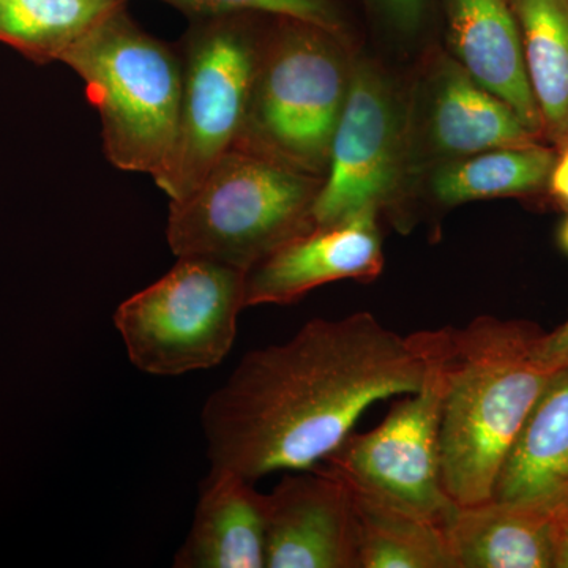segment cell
<instances>
[{
    "instance_id": "7402d4cb",
    "label": "cell",
    "mask_w": 568,
    "mask_h": 568,
    "mask_svg": "<svg viewBox=\"0 0 568 568\" xmlns=\"http://www.w3.org/2000/svg\"><path fill=\"white\" fill-rule=\"evenodd\" d=\"M379 3L403 31H416L420 26L425 0H379Z\"/></svg>"
},
{
    "instance_id": "5b68a950",
    "label": "cell",
    "mask_w": 568,
    "mask_h": 568,
    "mask_svg": "<svg viewBox=\"0 0 568 568\" xmlns=\"http://www.w3.org/2000/svg\"><path fill=\"white\" fill-rule=\"evenodd\" d=\"M282 20L261 41L248 114L234 149L313 175L328 162L351 71L335 32Z\"/></svg>"
},
{
    "instance_id": "6da1fadb",
    "label": "cell",
    "mask_w": 568,
    "mask_h": 568,
    "mask_svg": "<svg viewBox=\"0 0 568 568\" xmlns=\"http://www.w3.org/2000/svg\"><path fill=\"white\" fill-rule=\"evenodd\" d=\"M426 365L425 332L396 334L368 312L308 321L287 342L250 351L209 396L211 465L252 481L310 469L369 406L417 392Z\"/></svg>"
},
{
    "instance_id": "603a6c76",
    "label": "cell",
    "mask_w": 568,
    "mask_h": 568,
    "mask_svg": "<svg viewBox=\"0 0 568 568\" xmlns=\"http://www.w3.org/2000/svg\"><path fill=\"white\" fill-rule=\"evenodd\" d=\"M540 349L547 361L564 362L568 358V320L556 331L541 336Z\"/></svg>"
},
{
    "instance_id": "7c38bea8",
    "label": "cell",
    "mask_w": 568,
    "mask_h": 568,
    "mask_svg": "<svg viewBox=\"0 0 568 568\" xmlns=\"http://www.w3.org/2000/svg\"><path fill=\"white\" fill-rule=\"evenodd\" d=\"M493 500L568 526V358L538 396L497 476Z\"/></svg>"
},
{
    "instance_id": "8992f818",
    "label": "cell",
    "mask_w": 568,
    "mask_h": 568,
    "mask_svg": "<svg viewBox=\"0 0 568 568\" xmlns=\"http://www.w3.org/2000/svg\"><path fill=\"white\" fill-rule=\"evenodd\" d=\"M241 268L179 257L159 282L123 301L114 325L130 362L155 376H181L222 364L233 349L245 305Z\"/></svg>"
},
{
    "instance_id": "9c48e42d",
    "label": "cell",
    "mask_w": 568,
    "mask_h": 568,
    "mask_svg": "<svg viewBox=\"0 0 568 568\" xmlns=\"http://www.w3.org/2000/svg\"><path fill=\"white\" fill-rule=\"evenodd\" d=\"M399 151L402 125L390 85L373 67L358 65L351 71L328 152V175L313 205L316 226L377 211L394 192Z\"/></svg>"
},
{
    "instance_id": "ba28073f",
    "label": "cell",
    "mask_w": 568,
    "mask_h": 568,
    "mask_svg": "<svg viewBox=\"0 0 568 568\" xmlns=\"http://www.w3.org/2000/svg\"><path fill=\"white\" fill-rule=\"evenodd\" d=\"M425 343L428 365L422 387L398 399L376 428L351 433L324 466L354 491L446 528L458 506L440 480L443 331H425Z\"/></svg>"
},
{
    "instance_id": "e0dca14e",
    "label": "cell",
    "mask_w": 568,
    "mask_h": 568,
    "mask_svg": "<svg viewBox=\"0 0 568 568\" xmlns=\"http://www.w3.org/2000/svg\"><path fill=\"white\" fill-rule=\"evenodd\" d=\"M521 33L544 134L568 140V0H508Z\"/></svg>"
},
{
    "instance_id": "d6986e66",
    "label": "cell",
    "mask_w": 568,
    "mask_h": 568,
    "mask_svg": "<svg viewBox=\"0 0 568 568\" xmlns=\"http://www.w3.org/2000/svg\"><path fill=\"white\" fill-rule=\"evenodd\" d=\"M126 0H0V43L32 61H61Z\"/></svg>"
},
{
    "instance_id": "277c9868",
    "label": "cell",
    "mask_w": 568,
    "mask_h": 568,
    "mask_svg": "<svg viewBox=\"0 0 568 568\" xmlns=\"http://www.w3.org/2000/svg\"><path fill=\"white\" fill-rule=\"evenodd\" d=\"M321 185L304 171L233 149L189 196L171 203L168 244L178 257H205L246 272L316 226Z\"/></svg>"
},
{
    "instance_id": "d4e9b609",
    "label": "cell",
    "mask_w": 568,
    "mask_h": 568,
    "mask_svg": "<svg viewBox=\"0 0 568 568\" xmlns=\"http://www.w3.org/2000/svg\"><path fill=\"white\" fill-rule=\"evenodd\" d=\"M558 568H568V526L564 530L562 545H560Z\"/></svg>"
},
{
    "instance_id": "4fadbf2b",
    "label": "cell",
    "mask_w": 568,
    "mask_h": 568,
    "mask_svg": "<svg viewBox=\"0 0 568 568\" xmlns=\"http://www.w3.org/2000/svg\"><path fill=\"white\" fill-rule=\"evenodd\" d=\"M447 17L448 40L459 65L540 136L544 123L508 0H447Z\"/></svg>"
},
{
    "instance_id": "cb8c5ba5",
    "label": "cell",
    "mask_w": 568,
    "mask_h": 568,
    "mask_svg": "<svg viewBox=\"0 0 568 568\" xmlns=\"http://www.w3.org/2000/svg\"><path fill=\"white\" fill-rule=\"evenodd\" d=\"M547 185L549 192L568 205V145L560 149L559 155H556Z\"/></svg>"
},
{
    "instance_id": "2e32d148",
    "label": "cell",
    "mask_w": 568,
    "mask_h": 568,
    "mask_svg": "<svg viewBox=\"0 0 568 568\" xmlns=\"http://www.w3.org/2000/svg\"><path fill=\"white\" fill-rule=\"evenodd\" d=\"M429 129L437 151L455 156L523 148L537 144L538 138L517 112L477 84L459 63H448L437 81Z\"/></svg>"
},
{
    "instance_id": "ac0fdd59",
    "label": "cell",
    "mask_w": 568,
    "mask_h": 568,
    "mask_svg": "<svg viewBox=\"0 0 568 568\" xmlns=\"http://www.w3.org/2000/svg\"><path fill=\"white\" fill-rule=\"evenodd\" d=\"M351 491L357 568H458L443 525Z\"/></svg>"
},
{
    "instance_id": "8fae6325",
    "label": "cell",
    "mask_w": 568,
    "mask_h": 568,
    "mask_svg": "<svg viewBox=\"0 0 568 568\" xmlns=\"http://www.w3.org/2000/svg\"><path fill=\"white\" fill-rule=\"evenodd\" d=\"M376 212L369 209L315 226L267 254L246 271V308L294 304L310 291L342 280L377 278L384 254Z\"/></svg>"
},
{
    "instance_id": "7a4b0ae2",
    "label": "cell",
    "mask_w": 568,
    "mask_h": 568,
    "mask_svg": "<svg viewBox=\"0 0 568 568\" xmlns=\"http://www.w3.org/2000/svg\"><path fill=\"white\" fill-rule=\"evenodd\" d=\"M443 331L440 480L458 507L493 499L500 467L562 362L541 355L528 321L480 316Z\"/></svg>"
},
{
    "instance_id": "4316f807",
    "label": "cell",
    "mask_w": 568,
    "mask_h": 568,
    "mask_svg": "<svg viewBox=\"0 0 568 568\" xmlns=\"http://www.w3.org/2000/svg\"><path fill=\"white\" fill-rule=\"evenodd\" d=\"M566 145H568V140H567V144ZM566 145H564V148H566Z\"/></svg>"
},
{
    "instance_id": "52a82bcc",
    "label": "cell",
    "mask_w": 568,
    "mask_h": 568,
    "mask_svg": "<svg viewBox=\"0 0 568 568\" xmlns=\"http://www.w3.org/2000/svg\"><path fill=\"white\" fill-rule=\"evenodd\" d=\"M242 14L200 18L183 40L178 140L155 179L171 203L182 201L233 151L244 130L261 41Z\"/></svg>"
},
{
    "instance_id": "44dd1931",
    "label": "cell",
    "mask_w": 568,
    "mask_h": 568,
    "mask_svg": "<svg viewBox=\"0 0 568 568\" xmlns=\"http://www.w3.org/2000/svg\"><path fill=\"white\" fill-rule=\"evenodd\" d=\"M197 18L220 14L265 13L320 26L331 32L342 29L332 0H164Z\"/></svg>"
},
{
    "instance_id": "ffe728a7",
    "label": "cell",
    "mask_w": 568,
    "mask_h": 568,
    "mask_svg": "<svg viewBox=\"0 0 568 568\" xmlns=\"http://www.w3.org/2000/svg\"><path fill=\"white\" fill-rule=\"evenodd\" d=\"M556 152L540 144L476 153L437 171L433 192L440 203L518 196L547 185Z\"/></svg>"
},
{
    "instance_id": "3957f363",
    "label": "cell",
    "mask_w": 568,
    "mask_h": 568,
    "mask_svg": "<svg viewBox=\"0 0 568 568\" xmlns=\"http://www.w3.org/2000/svg\"><path fill=\"white\" fill-rule=\"evenodd\" d=\"M59 62L84 82L85 95L102 122L110 163L155 181L166 170L178 140L181 52L142 31L123 7Z\"/></svg>"
},
{
    "instance_id": "9a60e30c",
    "label": "cell",
    "mask_w": 568,
    "mask_h": 568,
    "mask_svg": "<svg viewBox=\"0 0 568 568\" xmlns=\"http://www.w3.org/2000/svg\"><path fill=\"white\" fill-rule=\"evenodd\" d=\"M564 530L547 515L493 499L457 507L446 525L458 568H558Z\"/></svg>"
},
{
    "instance_id": "5bb4252c",
    "label": "cell",
    "mask_w": 568,
    "mask_h": 568,
    "mask_svg": "<svg viewBox=\"0 0 568 568\" xmlns=\"http://www.w3.org/2000/svg\"><path fill=\"white\" fill-rule=\"evenodd\" d=\"M267 495L230 469L211 467L175 568H265Z\"/></svg>"
},
{
    "instance_id": "484cf974",
    "label": "cell",
    "mask_w": 568,
    "mask_h": 568,
    "mask_svg": "<svg viewBox=\"0 0 568 568\" xmlns=\"http://www.w3.org/2000/svg\"><path fill=\"white\" fill-rule=\"evenodd\" d=\"M559 242L562 248L568 253V219L564 222L562 227H560Z\"/></svg>"
},
{
    "instance_id": "30bf717a",
    "label": "cell",
    "mask_w": 568,
    "mask_h": 568,
    "mask_svg": "<svg viewBox=\"0 0 568 568\" xmlns=\"http://www.w3.org/2000/svg\"><path fill=\"white\" fill-rule=\"evenodd\" d=\"M265 568H357L353 491L327 466L290 470L267 495Z\"/></svg>"
}]
</instances>
